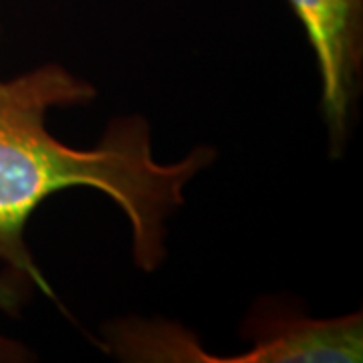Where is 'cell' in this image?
Listing matches in <instances>:
<instances>
[{"instance_id":"cell-1","label":"cell","mask_w":363,"mask_h":363,"mask_svg":"<svg viewBox=\"0 0 363 363\" xmlns=\"http://www.w3.org/2000/svg\"><path fill=\"white\" fill-rule=\"evenodd\" d=\"M93 95L87 81L59 65L0 81V262L51 297L25 242L26 220L45 198L73 186L109 196L130 220L138 264L154 271L164 260L168 216L182 206L186 184L212 160L208 147H198L180 162H157L142 119L119 121L91 150L55 140L47 111Z\"/></svg>"},{"instance_id":"cell-2","label":"cell","mask_w":363,"mask_h":363,"mask_svg":"<svg viewBox=\"0 0 363 363\" xmlns=\"http://www.w3.org/2000/svg\"><path fill=\"white\" fill-rule=\"evenodd\" d=\"M311 43L321 75V107L341 143L357 93L363 55V0H286Z\"/></svg>"},{"instance_id":"cell-3","label":"cell","mask_w":363,"mask_h":363,"mask_svg":"<svg viewBox=\"0 0 363 363\" xmlns=\"http://www.w3.org/2000/svg\"><path fill=\"white\" fill-rule=\"evenodd\" d=\"M362 315H350L329 321H285L274 323L267 337L240 357L228 363H313L362 362Z\"/></svg>"},{"instance_id":"cell-4","label":"cell","mask_w":363,"mask_h":363,"mask_svg":"<svg viewBox=\"0 0 363 363\" xmlns=\"http://www.w3.org/2000/svg\"><path fill=\"white\" fill-rule=\"evenodd\" d=\"M33 286L30 281L13 271L0 272V311L16 315L23 307L26 291ZM30 359V353L13 339L0 335V363H18Z\"/></svg>"}]
</instances>
